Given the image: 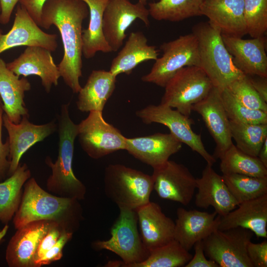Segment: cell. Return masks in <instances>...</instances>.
<instances>
[{
	"mask_svg": "<svg viewBox=\"0 0 267 267\" xmlns=\"http://www.w3.org/2000/svg\"><path fill=\"white\" fill-rule=\"evenodd\" d=\"M83 220L79 200L46 191L31 177L24 185L21 203L13 218V224L17 229L31 222L46 220L56 222L65 231L74 233Z\"/></svg>",
	"mask_w": 267,
	"mask_h": 267,
	"instance_id": "2",
	"label": "cell"
},
{
	"mask_svg": "<svg viewBox=\"0 0 267 267\" xmlns=\"http://www.w3.org/2000/svg\"><path fill=\"white\" fill-rule=\"evenodd\" d=\"M223 216H220L218 229L240 227L249 229L257 237H267V194L243 202Z\"/></svg>",
	"mask_w": 267,
	"mask_h": 267,
	"instance_id": "25",
	"label": "cell"
},
{
	"mask_svg": "<svg viewBox=\"0 0 267 267\" xmlns=\"http://www.w3.org/2000/svg\"><path fill=\"white\" fill-rule=\"evenodd\" d=\"M2 106H3V103L0 96V108L2 107Z\"/></svg>",
	"mask_w": 267,
	"mask_h": 267,
	"instance_id": "50",
	"label": "cell"
},
{
	"mask_svg": "<svg viewBox=\"0 0 267 267\" xmlns=\"http://www.w3.org/2000/svg\"><path fill=\"white\" fill-rule=\"evenodd\" d=\"M106 196L119 210L136 211L150 201L153 190L151 175L124 165L110 164L105 169Z\"/></svg>",
	"mask_w": 267,
	"mask_h": 267,
	"instance_id": "5",
	"label": "cell"
},
{
	"mask_svg": "<svg viewBox=\"0 0 267 267\" xmlns=\"http://www.w3.org/2000/svg\"><path fill=\"white\" fill-rule=\"evenodd\" d=\"M149 13L146 5L138 1L109 0L103 17V32L112 51H118L126 38V31L137 19L145 26L150 25Z\"/></svg>",
	"mask_w": 267,
	"mask_h": 267,
	"instance_id": "12",
	"label": "cell"
},
{
	"mask_svg": "<svg viewBox=\"0 0 267 267\" xmlns=\"http://www.w3.org/2000/svg\"><path fill=\"white\" fill-rule=\"evenodd\" d=\"M56 224H58L52 221L40 220L30 222L17 228L6 249L5 260L8 266L35 267L34 257L39 244Z\"/></svg>",
	"mask_w": 267,
	"mask_h": 267,
	"instance_id": "16",
	"label": "cell"
},
{
	"mask_svg": "<svg viewBox=\"0 0 267 267\" xmlns=\"http://www.w3.org/2000/svg\"><path fill=\"white\" fill-rule=\"evenodd\" d=\"M213 87L211 81L201 67L186 66L177 72L168 82L160 103L190 117L193 105L204 99Z\"/></svg>",
	"mask_w": 267,
	"mask_h": 267,
	"instance_id": "7",
	"label": "cell"
},
{
	"mask_svg": "<svg viewBox=\"0 0 267 267\" xmlns=\"http://www.w3.org/2000/svg\"><path fill=\"white\" fill-rule=\"evenodd\" d=\"M232 138L235 146L243 153L258 157L267 138V124H247L229 121Z\"/></svg>",
	"mask_w": 267,
	"mask_h": 267,
	"instance_id": "33",
	"label": "cell"
},
{
	"mask_svg": "<svg viewBox=\"0 0 267 267\" xmlns=\"http://www.w3.org/2000/svg\"><path fill=\"white\" fill-rule=\"evenodd\" d=\"M8 228V226L7 224H5L4 227L1 229L0 228V242L3 239V237L6 234Z\"/></svg>",
	"mask_w": 267,
	"mask_h": 267,
	"instance_id": "48",
	"label": "cell"
},
{
	"mask_svg": "<svg viewBox=\"0 0 267 267\" xmlns=\"http://www.w3.org/2000/svg\"><path fill=\"white\" fill-rule=\"evenodd\" d=\"M260 97L267 103V77L258 76H247Z\"/></svg>",
	"mask_w": 267,
	"mask_h": 267,
	"instance_id": "46",
	"label": "cell"
},
{
	"mask_svg": "<svg viewBox=\"0 0 267 267\" xmlns=\"http://www.w3.org/2000/svg\"><path fill=\"white\" fill-rule=\"evenodd\" d=\"M88 5L89 20L88 27L83 30V55L86 59L93 57L96 52L112 51L103 32V13L109 0H81Z\"/></svg>",
	"mask_w": 267,
	"mask_h": 267,
	"instance_id": "29",
	"label": "cell"
},
{
	"mask_svg": "<svg viewBox=\"0 0 267 267\" xmlns=\"http://www.w3.org/2000/svg\"><path fill=\"white\" fill-rule=\"evenodd\" d=\"M153 169V190L159 197L184 206L191 202L196 178L185 166L169 160Z\"/></svg>",
	"mask_w": 267,
	"mask_h": 267,
	"instance_id": "13",
	"label": "cell"
},
{
	"mask_svg": "<svg viewBox=\"0 0 267 267\" xmlns=\"http://www.w3.org/2000/svg\"><path fill=\"white\" fill-rule=\"evenodd\" d=\"M192 33L198 42L200 67L214 87L222 90L245 75L233 64L218 28L208 21L203 22L193 26Z\"/></svg>",
	"mask_w": 267,
	"mask_h": 267,
	"instance_id": "4",
	"label": "cell"
},
{
	"mask_svg": "<svg viewBox=\"0 0 267 267\" xmlns=\"http://www.w3.org/2000/svg\"><path fill=\"white\" fill-rule=\"evenodd\" d=\"M31 89V83L26 77L20 78L0 57V96L4 114L12 122L17 124L23 117H29L24 98L25 92Z\"/></svg>",
	"mask_w": 267,
	"mask_h": 267,
	"instance_id": "26",
	"label": "cell"
},
{
	"mask_svg": "<svg viewBox=\"0 0 267 267\" xmlns=\"http://www.w3.org/2000/svg\"><path fill=\"white\" fill-rule=\"evenodd\" d=\"M248 257L253 267H267V241L255 243L251 241L247 246Z\"/></svg>",
	"mask_w": 267,
	"mask_h": 267,
	"instance_id": "41",
	"label": "cell"
},
{
	"mask_svg": "<svg viewBox=\"0 0 267 267\" xmlns=\"http://www.w3.org/2000/svg\"><path fill=\"white\" fill-rule=\"evenodd\" d=\"M0 10H1V6H0Z\"/></svg>",
	"mask_w": 267,
	"mask_h": 267,
	"instance_id": "51",
	"label": "cell"
},
{
	"mask_svg": "<svg viewBox=\"0 0 267 267\" xmlns=\"http://www.w3.org/2000/svg\"><path fill=\"white\" fill-rule=\"evenodd\" d=\"M204 0H159L148 3L149 15L154 19L179 22L200 16Z\"/></svg>",
	"mask_w": 267,
	"mask_h": 267,
	"instance_id": "31",
	"label": "cell"
},
{
	"mask_svg": "<svg viewBox=\"0 0 267 267\" xmlns=\"http://www.w3.org/2000/svg\"><path fill=\"white\" fill-rule=\"evenodd\" d=\"M221 92L214 87L209 94L194 104L192 108L202 117L216 143L212 155L216 159H220L233 143L229 120L223 105Z\"/></svg>",
	"mask_w": 267,
	"mask_h": 267,
	"instance_id": "15",
	"label": "cell"
},
{
	"mask_svg": "<svg viewBox=\"0 0 267 267\" xmlns=\"http://www.w3.org/2000/svg\"><path fill=\"white\" fill-rule=\"evenodd\" d=\"M192 255L176 240L150 251L143 262L131 267H181L192 258Z\"/></svg>",
	"mask_w": 267,
	"mask_h": 267,
	"instance_id": "35",
	"label": "cell"
},
{
	"mask_svg": "<svg viewBox=\"0 0 267 267\" xmlns=\"http://www.w3.org/2000/svg\"><path fill=\"white\" fill-rule=\"evenodd\" d=\"M182 207L177 210L174 239L189 251L198 241L203 240L218 228L220 216Z\"/></svg>",
	"mask_w": 267,
	"mask_h": 267,
	"instance_id": "21",
	"label": "cell"
},
{
	"mask_svg": "<svg viewBox=\"0 0 267 267\" xmlns=\"http://www.w3.org/2000/svg\"><path fill=\"white\" fill-rule=\"evenodd\" d=\"M182 147L171 133H157L140 137L126 138L125 149L135 158L154 168L169 160Z\"/></svg>",
	"mask_w": 267,
	"mask_h": 267,
	"instance_id": "20",
	"label": "cell"
},
{
	"mask_svg": "<svg viewBox=\"0 0 267 267\" xmlns=\"http://www.w3.org/2000/svg\"><path fill=\"white\" fill-rule=\"evenodd\" d=\"M244 19L252 38L264 36L267 30V0H244Z\"/></svg>",
	"mask_w": 267,
	"mask_h": 267,
	"instance_id": "37",
	"label": "cell"
},
{
	"mask_svg": "<svg viewBox=\"0 0 267 267\" xmlns=\"http://www.w3.org/2000/svg\"><path fill=\"white\" fill-rule=\"evenodd\" d=\"M159 55L156 46L147 44V39L140 31L130 33L125 45L112 60L109 71L114 76L130 75L139 64L156 60Z\"/></svg>",
	"mask_w": 267,
	"mask_h": 267,
	"instance_id": "28",
	"label": "cell"
},
{
	"mask_svg": "<svg viewBox=\"0 0 267 267\" xmlns=\"http://www.w3.org/2000/svg\"><path fill=\"white\" fill-rule=\"evenodd\" d=\"M221 94L229 121L247 124H267V112L245 106L226 88L221 90Z\"/></svg>",
	"mask_w": 267,
	"mask_h": 267,
	"instance_id": "36",
	"label": "cell"
},
{
	"mask_svg": "<svg viewBox=\"0 0 267 267\" xmlns=\"http://www.w3.org/2000/svg\"><path fill=\"white\" fill-rule=\"evenodd\" d=\"M220 159L222 175L236 174L255 177H267V168L258 157L243 153L233 143Z\"/></svg>",
	"mask_w": 267,
	"mask_h": 267,
	"instance_id": "32",
	"label": "cell"
},
{
	"mask_svg": "<svg viewBox=\"0 0 267 267\" xmlns=\"http://www.w3.org/2000/svg\"><path fill=\"white\" fill-rule=\"evenodd\" d=\"M148 0H139L138 1H140L141 2H142V3L144 4H146V3H147V1ZM156 0V1H158V0Z\"/></svg>",
	"mask_w": 267,
	"mask_h": 267,
	"instance_id": "49",
	"label": "cell"
},
{
	"mask_svg": "<svg viewBox=\"0 0 267 267\" xmlns=\"http://www.w3.org/2000/svg\"><path fill=\"white\" fill-rule=\"evenodd\" d=\"M243 9L244 0H204L200 13L222 34L242 38L247 34Z\"/></svg>",
	"mask_w": 267,
	"mask_h": 267,
	"instance_id": "24",
	"label": "cell"
},
{
	"mask_svg": "<svg viewBox=\"0 0 267 267\" xmlns=\"http://www.w3.org/2000/svg\"><path fill=\"white\" fill-rule=\"evenodd\" d=\"M222 176L238 204L267 194V177H255L236 174Z\"/></svg>",
	"mask_w": 267,
	"mask_h": 267,
	"instance_id": "34",
	"label": "cell"
},
{
	"mask_svg": "<svg viewBox=\"0 0 267 267\" xmlns=\"http://www.w3.org/2000/svg\"><path fill=\"white\" fill-rule=\"evenodd\" d=\"M3 126L8 133L10 167L8 177L16 170L23 154L37 142L44 140L56 130L54 121L42 125H36L25 116L17 124L12 122L3 113Z\"/></svg>",
	"mask_w": 267,
	"mask_h": 267,
	"instance_id": "17",
	"label": "cell"
},
{
	"mask_svg": "<svg viewBox=\"0 0 267 267\" xmlns=\"http://www.w3.org/2000/svg\"><path fill=\"white\" fill-rule=\"evenodd\" d=\"M137 223L135 211L120 210L119 215L111 228L110 238L91 243L93 250H108L122 259L110 261L106 264L107 267H131L143 262L148 257L150 251L142 241Z\"/></svg>",
	"mask_w": 267,
	"mask_h": 267,
	"instance_id": "6",
	"label": "cell"
},
{
	"mask_svg": "<svg viewBox=\"0 0 267 267\" xmlns=\"http://www.w3.org/2000/svg\"><path fill=\"white\" fill-rule=\"evenodd\" d=\"M21 46H40L53 52L56 50L58 43L57 35L42 30L27 10L19 4L11 29L4 34L0 29V54Z\"/></svg>",
	"mask_w": 267,
	"mask_h": 267,
	"instance_id": "14",
	"label": "cell"
},
{
	"mask_svg": "<svg viewBox=\"0 0 267 267\" xmlns=\"http://www.w3.org/2000/svg\"><path fill=\"white\" fill-rule=\"evenodd\" d=\"M254 233L237 227L214 230L202 240L204 253L219 267H253L247 253V246Z\"/></svg>",
	"mask_w": 267,
	"mask_h": 267,
	"instance_id": "9",
	"label": "cell"
},
{
	"mask_svg": "<svg viewBox=\"0 0 267 267\" xmlns=\"http://www.w3.org/2000/svg\"><path fill=\"white\" fill-rule=\"evenodd\" d=\"M77 136L83 150L94 159L125 149L126 137L105 121L101 111L89 112L78 124Z\"/></svg>",
	"mask_w": 267,
	"mask_h": 267,
	"instance_id": "11",
	"label": "cell"
},
{
	"mask_svg": "<svg viewBox=\"0 0 267 267\" xmlns=\"http://www.w3.org/2000/svg\"><path fill=\"white\" fill-rule=\"evenodd\" d=\"M163 55L157 58L150 71L141 79L164 88L179 70L186 66L200 67L198 44L192 33L160 45Z\"/></svg>",
	"mask_w": 267,
	"mask_h": 267,
	"instance_id": "8",
	"label": "cell"
},
{
	"mask_svg": "<svg viewBox=\"0 0 267 267\" xmlns=\"http://www.w3.org/2000/svg\"><path fill=\"white\" fill-rule=\"evenodd\" d=\"M194 247L195 254L185 265V267H219L215 262L206 258L202 240L197 242Z\"/></svg>",
	"mask_w": 267,
	"mask_h": 267,
	"instance_id": "43",
	"label": "cell"
},
{
	"mask_svg": "<svg viewBox=\"0 0 267 267\" xmlns=\"http://www.w3.org/2000/svg\"><path fill=\"white\" fill-rule=\"evenodd\" d=\"M136 115L146 124L159 123L167 127L173 135L180 142L198 153L212 166L216 159L205 148L201 135L193 131L191 125L194 121L176 109L160 103L149 105L136 111Z\"/></svg>",
	"mask_w": 267,
	"mask_h": 267,
	"instance_id": "10",
	"label": "cell"
},
{
	"mask_svg": "<svg viewBox=\"0 0 267 267\" xmlns=\"http://www.w3.org/2000/svg\"><path fill=\"white\" fill-rule=\"evenodd\" d=\"M142 241L150 251L174 239L175 223L150 201L136 211Z\"/></svg>",
	"mask_w": 267,
	"mask_h": 267,
	"instance_id": "23",
	"label": "cell"
},
{
	"mask_svg": "<svg viewBox=\"0 0 267 267\" xmlns=\"http://www.w3.org/2000/svg\"><path fill=\"white\" fill-rule=\"evenodd\" d=\"M64 231L58 224L52 226L41 241L34 257V265L56 243Z\"/></svg>",
	"mask_w": 267,
	"mask_h": 267,
	"instance_id": "40",
	"label": "cell"
},
{
	"mask_svg": "<svg viewBox=\"0 0 267 267\" xmlns=\"http://www.w3.org/2000/svg\"><path fill=\"white\" fill-rule=\"evenodd\" d=\"M73 233L63 231L54 245L37 263L36 267L48 265L60 260L63 257V250L65 245L72 238Z\"/></svg>",
	"mask_w": 267,
	"mask_h": 267,
	"instance_id": "39",
	"label": "cell"
},
{
	"mask_svg": "<svg viewBox=\"0 0 267 267\" xmlns=\"http://www.w3.org/2000/svg\"><path fill=\"white\" fill-rule=\"evenodd\" d=\"M69 103L61 105L58 117V153L53 163L49 156L45 163L51 174L46 180L47 191L57 196L84 200L87 193L85 185L75 175L72 163L75 140L78 135V124L70 118Z\"/></svg>",
	"mask_w": 267,
	"mask_h": 267,
	"instance_id": "3",
	"label": "cell"
},
{
	"mask_svg": "<svg viewBox=\"0 0 267 267\" xmlns=\"http://www.w3.org/2000/svg\"><path fill=\"white\" fill-rule=\"evenodd\" d=\"M195 203L197 207L214 208L218 215L223 216L238 205L227 186L222 176L219 175L212 166L207 164L202 176L196 178Z\"/></svg>",
	"mask_w": 267,
	"mask_h": 267,
	"instance_id": "22",
	"label": "cell"
},
{
	"mask_svg": "<svg viewBox=\"0 0 267 267\" xmlns=\"http://www.w3.org/2000/svg\"><path fill=\"white\" fill-rule=\"evenodd\" d=\"M116 77L109 71L92 70L86 84L78 93V109L84 112H102L115 89Z\"/></svg>",
	"mask_w": 267,
	"mask_h": 267,
	"instance_id": "27",
	"label": "cell"
},
{
	"mask_svg": "<svg viewBox=\"0 0 267 267\" xmlns=\"http://www.w3.org/2000/svg\"><path fill=\"white\" fill-rule=\"evenodd\" d=\"M47 0H20L19 3L40 26L42 10Z\"/></svg>",
	"mask_w": 267,
	"mask_h": 267,
	"instance_id": "44",
	"label": "cell"
},
{
	"mask_svg": "<svg viewBox=\"0 0 267 267\" xmlns=\"http://www.w3.org/2000/svg\"><path fill=\"white\" fill-rule=\"evenodd\" d=\"M31 177L26 163H20L14 173L0 182V222L7 224L21 203L25 182Z\"/></svg>",
	"mask_w": 267,
	"mask_h": 267,
	"instance_id": "30",
	"label": "cell"
},
{
	"mask_svg": "<svg viewBox=\"0 0 267 267\" xmlns=\"http://www.w3.org/2000/svg\"><path fill=\"white\" fill-rule=\"evenodd\" d=\"M226 89L245 106L267 112V103L255 90L247 75L234 81Z\"/></svg>",
	"mask_w": 267,
	"mask_h": 267,
	"instance_id": "38",
	"label": "cell"
},
{
	"mask_svg": "<svg viewBox=\"0 0 267 267\" xmlns=\"http://www.w3.org/2000/svg\"><path fill=\"white\" fill-rule=\"evenodd\" d=\"M20 0H0V24H7L11 18L13 10Z\"/></svg>",
	"mask_w": 267,
	"mask_h": 267,
	"instance_id": "45",
	"label": "cell"
},
{
	"mask_svg": "<svg viewBox=\"0 0 267 267\" xmlns=\"http://www.w3.org/2000/svg\"><path fill=\"white\" fill-rule=\"evenodd\" d=\"M258 157L264 165L267 168V138L264 142Z\"/></svg>",
	"mask_w": 267,
	"mask_h": 267,
	"instance_id": "47",
	"label": "cell"
},
{
	"mask_svg": "<svg viewBox=\"0 0 267 267\" xmlns=\"http://www.w3.org/2000/svg\"><path fill=\"white\" fill-rule=\"evenodd\" d=\"M3 113L2 107L0 108V182L4 180L8 177L10 167L8 140L7 138L6 141L4 143L2 140Z\"/></svg>",
	"mask_w": 267,
	"mask_h": 267,
	"instance_id": "42",
	"label": "cell"
},
{
	"mask_svg": "<svg viewBox=\"0 0 267 267\" xmlns=\"http://www.w3.org/2000/svg\"><path fill=\"white\" fill-rule=\"evenodd\" d=\"M51 52L40 46H27L18 57L6 63V66L19 77L38 76L45 91L49 93L52 86L58 85L61 77Z\"/></svg>",
	"mask_w": 267,
	"mask_h": 267,
	"instance_id": "18",
	"label": "cell"
},
{
	"mask_svg": "<svg viewBox=\"0 0 267 267\" xmlns=\"http://www.w3.org/2000/svg\"><path fill=\"white\" fill-rule=\"evenodd\" d=\"M236 67L247 76L267 77L266 40L264 36L245 40L222 34Z\"/></svg>",
	"mask_w": 267,
	"mask_h": 267,
	"instance_id": "19",
	"label": "cell"
},
{
	"mask_svg": "<svg viewBox=\"0 0 267 267\" xmlns=\"http://www.w3.org/2000/svg\"><path fill=\"white\" fill-rule=\"evenodd\" d=\"M89 14L87 4L81 0H47L44 4L40 27L48 29L55 26L60 33L63 56L57 65L65 84L73 93L82 87L83 23Z\"/></svg>",
	"mask_w": 267,
	"mask_h": 267,
	"instance_id": "1",
	"label": "cell"
}]
</instances>
